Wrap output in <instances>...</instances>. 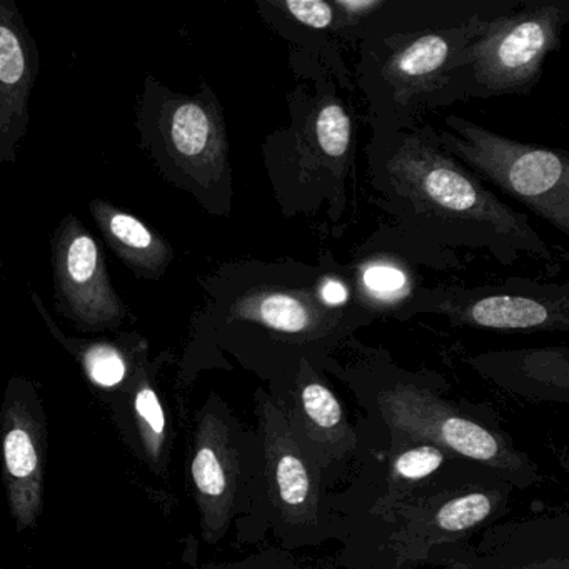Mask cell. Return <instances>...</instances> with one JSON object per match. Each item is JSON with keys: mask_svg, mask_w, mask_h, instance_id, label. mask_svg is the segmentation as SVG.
<instances>
[{"mask_svg": "<svg viewBox=\"0 0 569 569\" xmlns=\"http://www.w3.org/2000/svg\"><path fill=\"white\" fill-rule=\"evenodd\" d=\"M376 176L398 222L389 258L458 271L466 264L461 251L486 254L505 268L529 259L546 276L559 271L561 252L539 234L528 214L502 201L455 158L429 122L381 138Z\"/></svg>", "mask_w": 569, "mask_h": 569, "instance_id": "obj_1", "label": "cell"}, {"mask_svg": "<svg viewBox=\"0 0 569 569\" xmlns=\"http://www.w3.org/2000/svg\"><path fill=\"white\" fill-rule=\"evenodd\" d=\"M254 411L261 465L251 515L236 526L238 541L259 542L268 536L289 551L322 545L336 528L325 475L302 451L269 392H256Z\"/></svg>", "mask_w": 569, "mask_h": 569, "instance_id": "obj_2", "label": "cell"}, {"mask_svg": "<svg viewBox=\"0 0 569 569\" xmlns=\"http://www.w3.org/2000/svg\"><path fill=\"white\" fill-rule=\"evenodd\" d=\"M568 26L569 0H521L489 19L452 62L432 111L469 99L531 94Z\"/></svg>", "mask_w": 569, "mask_h": 569, "instance_id": "obj_3", "label": "cell"}, {"mask_svg": "<svg viewBox=\"0 0 569 569\" xmlns=\"http://www.w3.org/2000/svg\"><path fill=\"white\" fill-rule=\"evenodd\" d=\"M261 441L219 396L192 416L186 448V488L198 509L206 545H219L252 508Z\"/></svg>", "mask_w": 569, "mask_h": 569, "instance_id": "obj_4", "label": "cell"}, {"mask_svg": "<svg viewBox=\"0 0 569 569\" xmlns=\"http://www.w3.org/2000/svg\"><path fill=\"white\" fill-rule=\"evenodd\" d=\"M442 146L496 192L512 199L569 242V149L535 144L448 114Z\"/></svg>", "mask_w": 569, "mask_h": 569, "instance_id": "obj_5", "label": "cell"}, {"mask_svg": "<svg viewBox=\"0 0 569 569\" xmlns=\"http://www.w3.org/2000/svg\"><path fill=\"white\" fill-rule=\"evenodd\" d=\"M486 21L489 19L478 18L455 28L381 39V51L371 68L381 138L411 131L425 122L452 62Z\"/></svg>", "mask_w": 569, "mask_h": 569, "instance_id": "obj_6", "label": "cell"}, {"mask_svg": "<svg viewBox=\"0 0 569 569\" xmlns=\"http://www.w3.org/2000/svg\"><path fill=\"white\" fill-rule=\"evenodd\" d=\"M399 319L442 316L452 326L502 332H569V282L509 278L492 284L418 286Z\"/></svg>", "mask_w": 569, "mask_h": 569, "instance_id": "obj_7", "label": "cell"}, {"mask_svg": "<svg viewBox=\"0 0 569 569\" xmlns=\"http://www.w3.org/2000/svg\"><path fill=\"white\" fill-rule=\"evenodd\" d=\"M376 406L398 448L426 442L501 469L519 462L505 442L448 402L412 382H396L376 395Z\"/></svg>", "mask_w": 569, "mask_h": 569, "instance_id": "obj_8", "label": "cell"}, {"mask_svg": "<svg viewBox=\"0 0 569 569\" xmlns=\"http://www.w3.org/2000/svg\"><path fill=\"white\" fill-rule=\"evenodd\" d=\"M48 419L34 386L12 379L6 392L2 429V481L19 532L34 528L44 511Z\"/></svg>", "mask_w": 569, "mask_h": 569, "instance_id": "obj_9", "label": "cell"}, {"mask_svg": "<svg viewBox=\"0 0 569 569\" xmlns=\"http://www.w3.org/2000/svg\"><path fill=\"white\" fill-rule=\"evenodd\" d=\"M268 392L284 415L296 441L321 469L329 485L336 469L359 446L358 435L338 396L308 362L295 378Z\"/></svg>", "mask_w": 569, "mask_h": 569, "instance_id": "obj_10", "label": "cell"}, {"mask_svg": "<svg viewBox=\"0 0 569 569\" xmlns=\"http://www.w3.org/2000/svg\"><path fill=\"white\" fill-rule=\"evenodd\" d=\"M59 292L76 321L89 328H116L126 308L116 296L99 246L74 218H66L54 241Z\"/></svg>", "mask_w": 569, "mask_h": 569, "instance_id": "obj_11", "label": "cell"}, {"mask_svg": "<svg viewBox=\"0 0 569 569\" xmlns=\"http://www.w3.org/2000/svg\"><path fill=\"white\" fill-rule=\"evenodd\" d=\"M108 408L129 451L151 475L168 478L178 429L176 415L169 411L156 385L154 371L142 366L129 388Z\"/></svg>", "mask_w": 569, "mask_h": 569, "instance_id": "obj_12", "label": "cell"}, {"mask_svg": "<svg viewBox=\"0 0 569 569\" xmlns=\"http://www.w3.org/2000/svg\"><path fill=\"white\" fill-rule=\"evenodd\" d=\"M34 44L22 28L16 8H0V134L2 162L16 158L14 146L28 126V99L38 74Z\"/></svg>", "mask_w": 569, "mask_h": 569, "instance_id": "obj_13", "label": "cell"}, {"mask_svg": "<svg viewBox=\"0 0 569 569\" xmlns=\"http://www.w3.org/2000/svg\"><path fill=\"white\" fill-rule=\"evenodd\" d=\"M162 131L176 161L199 181H212L226 171L224 128L214 109L189 99L172 102Z\"/></svg>", "mask_w": 569, "mask_h": 569, "instance_id": "obj_14", "label": "cell"}, {"mask_svg": "<svg viewBox=\"0 0 569 569\" xmlns=\"http://www.w3.org/2000/svg\"><path fill=\"white\" fill-rule=\"evenodd\" d=\"M521 0H385L379 12L389 19L386 36L415 34L432 29L455 28L472 19H492L511 11Z\"/></svg>", "mask_w": 569, "mask_h": 569, "instance_id": "obj_15", "label": "cell"}, {"mask_svg": "<svg viewBox=\"0 0 569 569\" xmlns=\"http://www.w3.org/2000/svg\"><path fill=\"white\" fill-rule=\"evenodd\" d=\"M91 209L106 241L119 258L142 274L159 276L164 272L171 262L172 251L161 236L134 216L119 211L101 199L92 201Z\"/></svg>", "mask_w": 569, "mask_h": 569, "instance_id": "obj_16", "label": "cell"}, {"mask_svg": "<svg viewBox=\"0 0 569 569\" xmlns=\"http://www.w3.org/2000/svg\"><path fill=\"white\" fill-rule=\"evenodd\" d=\"M232 318L246 319L289 336L312 335L326 321V315L308 296L288 291L252 292L236 302Z\"/></svg>", "mask_w": 569, "mask_h": 569, "instance_id": "obj_17", "label": "cell"}, {"mask_svg": "<svg viewBox=\"0 0 569 569\" xmlns=\"http://www.w3.org/2000/svg\"><path fill=\"white\" fill-rule=\"evenodd\" d=\"M79 361L88 375L89 381L108 395L106 402L114 401L131 385L139 369L132 368L128 356L111 342H92L79 349Z\"/></svg>", "mask_w": 569, "mask_h": 569, "instance_id": "obj_18", "label": "cell"}, {"mask_svg": "<svg viewBox=\"0 0 569 569\" xmlns=\"http://www.w3.org/2000/svg\"><path fill=\"white\" fill-rule=\"evenodd\" d=\"M361 284L366 298L381 308L398 311L409 301L418 286H412L408 271L395 261V258L379 259L362 269Z\"/></svg>", "mask_w": 569, "mask_h": 569, "instance_id": "obj_19", "label": "cell"}, {"mask_svg": "<svg viewBox=\"0 0 569 569\" xmlns=\"http://www.w3.org/2000/svg\"><path fill=\"white\" fill-rule=\"evenodd\" d=\"M316 144L325 158L345 164L352 144V124L346 109L338 101H329L319 109L315 121Z\"/></svg>", "mask_w": 569, "mask_h": 569, "instance_id": "obj_20", "label": "cell"}, {"mask_svg": "<svg viewBox=\"0 0 569 569\" xmlns=\"http://www.w3.org/2000/svg\"><path fill=\"white\" fill-rule=\"evenodd\" d=\"M491 511L492 499L488 495L469 492L442 505L436 515V522L445 531H466L485 521Z\"/></svg>", "mask_w": 569, "mask_h": 569, "instance_id": "obj_21", "label": "cell"}, {"mask_svg": "<svg viewBox=\"0 0 569 569\" xmlns=\"http://www.w3.org/2000/svg\"><path fill=\"white\" fill-rule=\"evenodd\" d=\"M198 569H328L325 566L316 565L315 561L301 558L296 551L269 546L259 549L244 558L232 559L224 562H209Z\"/></svg>", "mask_w": 569, "mask_h": 569, "instance_id": "obj_22", "label": "cell"}, {"mask_svg": "<svg viewBox=\"0 0 569 569\" xmlns=\"http://www.w3.org/2000/svg\"><path fill=\"white\" fill-rule=\"evenodd\" d=\"M445 452L435 445H412L399 451L391 461V476L398 481H419L438 471Z\"/></svg>", "mask_w": 569, "mask_h": 569, "instance_id": "obj_23", "label": "cell"}, {"mask_svg": "<svg viewBox=\"0 0 569 569\" xmlns=\"http://www.w3.org/2000/svg\"><path fill=\"white\" fill-rule=\"evenodd\" d=\"M286 9L301 24L312 29H328L335 21V9L322 0H288Z\"/></svg>", "mask_w": 569, "mask_h": 569, "instance_id": "obj_24", "label": "cell"}, {"mask_svg": "<svg viewBox=\"0 0 569 569\" xmlns=\"http://www.w3.org/2000/svg\"><path fill=\"white\" fill-rule=\"evenodd\" d=\"M321 298L326 305L329 306H341L345 305L348 299V289L338 279H329L322 284Z\"/></svg>", "mask_w": 569, "mask_h": 569, "instance_id": "obj_25", "label": "cell"}, {"mask_svg": "<svg viewBox=\"0 0 569 569\" xmlns=\"http://www.w3.org/2000/svg\"><path fill=\"white\" fill-rule=\"evenodd\" d=\"M532 569H535V568H532Z\"/></svg>", "mask_w": 569, "mask_h": 569, "instance_id": "obj_26", "label": "cell"}]
</instances>
